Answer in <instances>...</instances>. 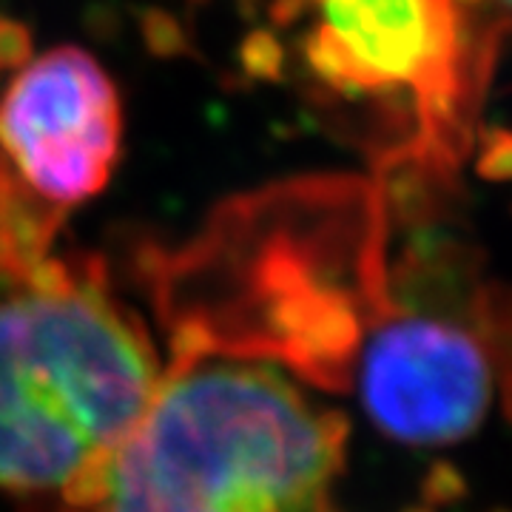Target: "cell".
Listing matches in <instances>:
<instances>
[{
	"label": "cell",
	"mask_w": 512,
	"mask_h": 512,
	"mask_svg": "<svg viewBox=\"0 0 512 512\" xmlns=\"http://www.w3.org/2000/svg\"><path fill=\"white\" fill-rule=\"evenodd\" d=\"M379 308L359 356L367 416L402 444H456L473 436L493 402V367L476 336L450 316L387 299L384 259L370 285Z\"/></svg>",
	"instance_id": "5b68a950"
},
{
	"label": "cell",
	"mask_w": 512,
	"mask_h": 512,
	"mask_svg": "<svg viewBox=\"0 0 512 512\" xmlns=\"http://www.w3.org/2000/svg\"><path fill=\"white\" fill-rule=\"evenodd\" d=\"M498 0H299L308 80L384 128L379 165L447 168L490 77Z\"/></svg>",
	"instance_id": "3957f363"
},
{
	"label": "cell",
	"mask_w": 512,
	"mask_h": 512,
	"mask_svg": "<svg viewBox=\"0 0 512 512\" xmlns=\"http://www.w3.org/2000/svg\"><path fill=\"white\" fill-rule=\"evenodd\" d=\"M348 421L256 359L180 348L89 512H342Z\"/></svg>",
	"instance_id": "7a4b0ae2"
},
{
	"label": "cell",
	"mask_w": 512,
	"mask_h": 512,
	"mask_svg": "<svg viewBox=\"0 0 512 512\" xmlns=\"http://www.w3.org/2000/svg\"><path fill=\"white\" fill-rule=\"evenodd\" d=\"M123 103L106 69L77 46L26 63L0 97V185L66 222L109 185Z\"/></svg>",
	"instance_id": "277c9868"
},
{
	"label": "cell",
	"mask_w": 512,
	"mask_h": 512,
	"mask_svg": "<svg viewBox=\"0 0 512 512\" xmlns=\"http://www.w3.org/2000/svg\"><path fill=\"white\" fill-rule=\"evenodd\" d=\"M498 3H501V6H507V9L512 12V0H498Z\"/></svg>",
	"instance_id": "8992f818"
},
{
	"label": "cell",
	"mask_w": 512,
	"mask_h": 512,
	"mask_svg": "<svg viewBox=\"0 0 512 512\" xmlns=\"http://www.w3.org/2000/svg\"><path fill=\"white\" fill-rule=\"evenodd\" d=\"M163 376L100 262L0 242V493L92 510Z\"/></svg>",
	"instance_id": "6da1fadb"
}]
</instances>
